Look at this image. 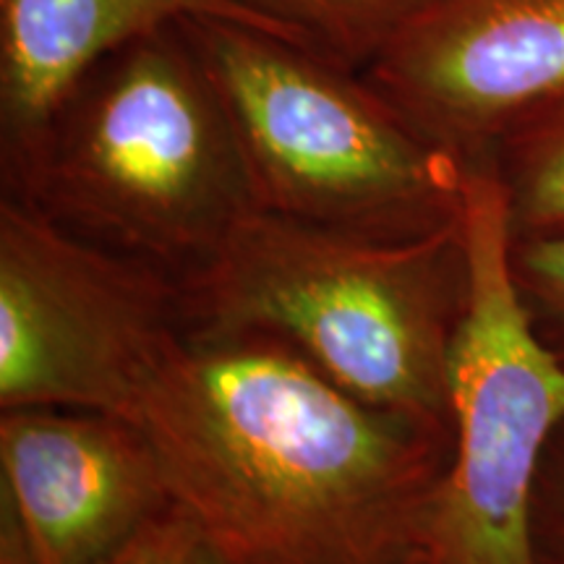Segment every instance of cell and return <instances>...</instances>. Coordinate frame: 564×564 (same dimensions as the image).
<instances>
[{
  "label": "cell",
  "mask_w": 564,
  "mask_h": 564,
  "mask_svg": "<svg viewBox=\"0 0 564 564\" xmlns=\"http://www.w3.org/2000/svg\"><path fill=\"white\" fill-rule=\"evenodd\" d=\"M463 228L470 295L453 352V457L426 556L434 564H533V494L564 421V366L514 293L505 196L486 167H468Z\"/></svg>",
  "instance_id": "obj_5"
},
{
  "label": "cell",
  "mask_w": 564,
  "mask_h": 564,
  "mask_svg": "<svg viewBox=\"0 0 564 564\" xmlns=\"http://www.w3.org/2000/svg\"><path fill=\"white\" fill-rule=\"evenodd\" d=\"M129 421L220 564L426 556L453 432L364 403L270 335L186 324Z\"/></svg>",
  "instance_id": "obj_1"
},
{
  "label": "cell",
  "mask_w": 564,
  "mask_h": 564,
  "mask_svg": "<svg viewBox=\"0 0 564 564\" xmlns=\"http://www.w3.org/2000/svg\"><path fill=\"white\" fill-rule=\"evenodd\" d=\"M173 507L152 442L123 415L0 411V564H105Z\"/></svg>",
  "instance_id": "obj_7"
},
{
  "label": "cell",
  "mask_w": 564,
  "mask_h": 564,
  "mask_svg": "<svg viewBox=\"0 0 564 564\" xmlns=\"http://www.w3.org/2000/svg\"><path fill=\"white\" fill-rule=\"evenodd\" d=\"M364 76L465 167L564 91V0H426Z\"/></svg>",
  "instance_id": "obj_8"
},
{
  "label": "cell",
  "mask_w": 564,
  "mask_h": 564,
  "mask_svg": "<svg viewBox=\"0 0 564 564\" xmlns=\"http://www.w3.org/2000/svg\"><path fill=\"white\" fill-rule=\"evenodd\" d=\"M486 171L502 188L512 238L564 230V91L518 118Z\"/></svg>",
  "instance_id": "obj_10"
},
{
  "label": "cell",
  "mask_w": 564,
  "mask_h": 564,
  "mask_svg": "<svg viewBox=\"0 0 564 564\" xmlns=\"http://www.w3.org/2000/svg\"><path fill=\"white\" fill-rule=\"evenodd\" d=\"M510 278L535 335L564 366V230L510 236Z\"/></svg>",
  "instance_id": "obj_12"
},
{
  "label": "cell",
  "mask_w": 564,
  "mask_h": 564,
  "mask_svg": "<svg viewBox=\"0 0 564 564\" xmlns=\"http://www.w3.org/2000/svg\"><path fill=\"white\" fill-rule=\"evenodd\" d=\"M3 196L178 282L259 212L236 126L181 21L97 63Z\"/></svg>",
  "instance_id": "obj_2"
},
{
  "label": "cell",
  "mask_w": 564,
  "mask_h": 564,
  "mask_svg": "<svg viewBox=\"0 0 564 564\" xmlns=\"http://www.w3.org/2000/svg\"><path fill=\"white\" fill-rule=\"evenodd\" d=\"M105 564H220L207 535L175 505Z\"/></svg>",
  "instance_id": "obj_13"
},
{
  "label": "cell",
  "mask_w": 564,
  "mask_h": 564,
  "mask_svg": "<svg viewBox=\"0 0 564 564\" xmlns=\"http://www.w3.org/2000/svg\"><path fill=\"white\" fill-rule=\"evenodd\" d=\"M533 564H564V421L549 442L531 510Z\"/></svg>",
  "instance_id": "obj_14"
},
{
  "label": "cell",
  "mask_w": 564,
  "mask_h": 564,
  "mask_svg": "<svg viewBox=\"0 0 564 564\" xmlns=\"http://www.w3.org/2000/svg\"><path fill=\"white\" fill-rule=\"evenodd\" d=\"M181 24L230 112L259 209L369 241L460 228L468 167L364 70L241 21Z\"/></svg>",
  "instance_id": "obj_4"
},
{
  "label": "cell",
  "mask_w": 564,
  "mask_h": 564,
  "mask_svg": "<svg viewBox=\"0 0 564 564\" xmlns=\"http://www.w3.org/2000/svg\"><path fill=\"white\" fill-rule=\"evenodd\" d=\"M413 564H434L432 560H426V556H423V560H419V562H413Z\"/></svg>",
  "instance_id": "obj_15"
},
{
  "label": "cell",
  "mask_w": 564,
  "mask_h": 564,
  "mask_svg": "<svg viewBox=\"0 0 564 564\" xmlns=\"http://www.w3.org/2000/svg\"><path fill=\"white\" fill-rule=\"evenodd\" d=\"M183 329L181 282L0 196V411L131 419Z\"/></svg>",
  "instance_id": "obj_6"
},
{
  "label": "cell",
  "mask_w": 564,
  "mask_h": 564,
  "mask_svg": "<svg viewBox=\"0 0 564 564\" xmlns=\"http://www.w3.org/2000/svg\"><path fill=\"white\" fill-rule=\"evenodd\" d=\"M463 225L369 241L259 209L181 282L186 324L270 335L364 403L453 432V352L470 295Z\"/></svg>",
  "instance_id": "obj_3"
},
{
  "label": "cell",
  "mask_w": 564,
  "mask_h": 564,
  "mask_svg": "<svg viewBox=\"0 0 564 564\" xmlns=\"http://www.w3.org/2000/svg\"><path fill=\"white\" fill-rule=\"evenodd\" d=\"M288 37L364 70L426 0H236Z\"/></svg>",
  "instance_id": "obj_11"
},
{
  "label": "cell",
  "mask_w": 564,
  "mask_h": 564,
  "mask_svg": "<svg viewBox=\"0 0 564 564\" xmlns=\"http://www.w3.org/2000/svg\"><path fill=\"white\" fill-rule=\"evenodd\" d=\"M186 19L241 21L293 40L236 0H0V181L26 165L55 110L97 63Z\"/></svg>",
  "instance_id": "obj_9"
}]
</instances>
